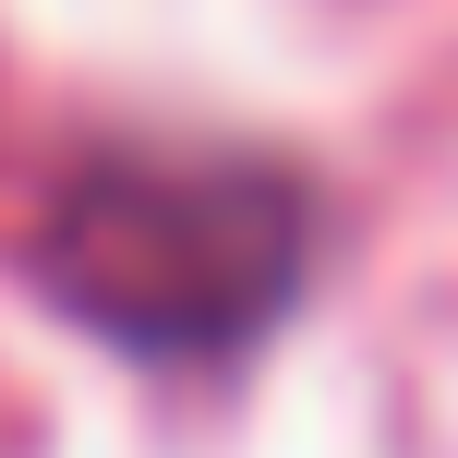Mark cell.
Instances as JSON below:
<instances>
[{"label": "cell", "mask_w": 458, "mask_h": 458, "mask_svg": "<svg viewBox=\"0 0 458 458\" xmlns=\"http://www.w3.org/2000/svg\"><path fill=\"white\" fill-rule=\"evenodd\" d=\"M301 253H314L301 182L229 145H109L61 182L37 229L48 301L145 362H229L301 290Z\"/></svg>", "instance_id": "cell-1"}]
</instances>
